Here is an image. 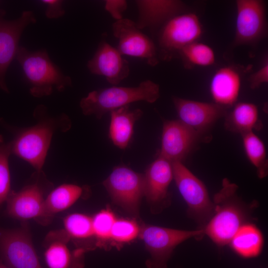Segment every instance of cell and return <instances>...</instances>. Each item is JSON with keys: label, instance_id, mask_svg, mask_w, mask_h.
<instances>
[{"label": "cell", "instance_id": "34", "mask_svg": "<svg viewBox=\"0 0 268 268\" xmlns=\"http://www.w3.org/2000/svg\"><path fill=\"white\" fill-rule=\"evenodd\" d=\"M0 268H9L0 259Z\"/></svg>", "mask_w": 268, "mask_h": 268}, {"label": "cell", "instance_id": "20", "mask_svg": "<svg viewBox=\"0 0 268 268\" xmlns=\"http://www.w3.org/2000/svg\"><path fill=\"white\" fill-rule=\"evenodd\" d=\"M241 84L240 74L234 68L227 66L218 69L209 84L214 103L226 108L234 105L238 98Z\"/></svg>", "mask_w": 268, "mask_h": 268}, {"label": "cell", "instance_id": "10", "mask_svg": "<svg viewBox=\"0 0 268 268\" xmlns=\"http://www.w3.org/2000/svg\"><path fill=\"white\" fill-rule=\"evenodd\" d=\"M0 256L9 268H42L25 225L0 229Z\"/></svg>", "mask_w": 268, "mask_h": 268}, {"label": "cell", "instance_id": "1", "mask_svg": "<svg viewBox=\"0 0 268 268\" xmlns=\"http://www.w3.org/2000/svg\"><path fill=\"white\" fill-rule=\"evenodd\" d=\"M238 186L224 178L222 187L213 196V213L205 226L204 235L219 247L229 243L238 230L249 223L256 202L247 204L237 195Z\"/></svg>", "mask_w": 268, "mask_h": 268}, {"label": "cell", "instance_id": "31", "mask_svg": "<svg viewBox=\"0 0 268 268\" xmlns=\"http://www.w3.org/2000/svg\"><path fill=\"white\" fill-rule=\"evenodd\" d=\"M105 9L116 21L123 18V13L126 10L128 3L125 0H107Z\"/></svg>", "mask_w": 268, "mask_h": 268}, {"label": "cell", "instance_id": "33", "mask_svg": "<svg viewBox=\"0 0 268 268\" xmlns=\"http://www.w3.org/2000/svg\"><path fill=\"white\" fill-rule=\"evenodd\" d=\"M266 61L261 67L250 77V87L256 89L268 82V62Z\"/></svg>", "mask_w": 268, "mask_h": 268}, {"label": "cell", "instance_id": "32", "mask_svg": "<svg viewBox=\"0 0 268 268\" xmlns=\"http://www.w3.org/2000/svg\"><path fill=\"white\" fill-rule=\"evenodd\" d=\"M42 2L46 6L45 15L48 18H58L62 17L65 13V10L63 7L62 0H43Z\"/></svg>", "mask_w": 268, "mask_h": 268}, {"label": "cell", "instance_id": "29", "mask_svg": "<svg viewBox=\"0 0 268 268\" xmlns=\"http://www.w3.org/2000/svg\"><path fill=\"white\" fill-rule=\"evenodd\" d=\"M92 219L93 237L100 241L110 239L112 228L116 220L115 214L111 209H102Z\"/></svg>", "mask_w": 268, "mask_h": 268}, {"label": "cell", "instance_id": "23", "mask_svg": "<svg viewBox=\"0 0 268 268\" xmlns=\"http://www.w3.org/2000/svg\"><path fill=\"white\" fill-rule=\"evenodd\" d=\"M239 256L250 259L258 257L262 252L264 238L260 230L254 224H244L236 232L229 243Z\"/></svg>", "mask_w": 268, "mask_h": 268}, {"label": "cell", "instance_id": "2", "mask_svg": "<svg viewBox=\"0 0 268 268\" xmlns=\"http://www.w3.org/2000/svg\"><path fill=\"white\" fill-rule=\"evenodd\" d=\"M34 116L36 124L19 130L10 143L11 154L29 163L36 171L41 172L54 134L59 130H68L70 122L65 114L50 116L46 107L42 105L36 107Z\"/></svg>", "mask_w": 268, "mask_h": 268}, {"label": "cell", "instance_id": "27", "mask_svg": "<svg viewBox=\"0 0 268 268\" xmlns=\"http://www.w3.org/2000/svg\"><path fill=\"white\" fill-rule=\"evenodd\" d=\"M179 53L186 62L197 66H210L215 61L213 50L208 45L198 41L185 47Z\"/></svg>", "mask_w": 268, "mask_h": 268}, {"label": "cell", "instance_id": "15", "mask_svg": "<svg viewBox=\"0 0 268 268\" xmlns=\"http://www.w3.org/2000/svg\"><path fill=\"white\" fill-rule=\"evenodd\" d=\"M143 177L144 196L153 211L160 212L170 203L168 188L173 179L172 163L158 155L148 166Z\"/></svg>", "mask_w": 268, "mask_h": 268}, {"label": "cell", "instance_id": "3", "mask_svg": "<svg viewBox=\"0 0 268 268\" xmlns=\"http://www.w3.org/2000/svg\"><path fill=\"white\" fill-rule=\"evenodd\" d=\"M159 86L150 80L141 82L138 86L114 85L89 92L82 98L79 106L82 113L100 119L107 113L138 101L155 102L159 97Z\"/></svg>", "mask_w": 268, "mask_h": 268}, {"label": "cell", "instance_id": "13", "mask_svg": "<svg viewBox=\"0 0 268 268\" xmlns=\"http://www.w3.org/2000/svg\"><path fill=\"white\" fill-rule=\"evenodd\" d=\"M234 43H254L266 33L265 4L260 0H237Z\"/></svg>", "mask_w": 268, "mask_h": 268}, {"label": "cell", "instance_id": "8", "mask_svg": "<svg viewBox=\"0 0 268 268\" xmlns=\"http://www.w3.org/2000/svg\"><path fill=\"white\" fill-rule=\"evenodd\" d=\"M103 185L114 203L131 214H137L144 196L143 174L124 166H117Z\"/></svg>", "mask_w": 268, "mask_h": 268}, {"label": "cell", "instance_id": "26", "mask_svg": "<svg viewBox=\"0 0 268 268\" xmlns=\"http://www.w3.org/2000/svg\"><path fill=\"white\" fill-rule=\"evenodd\" d=\"M63 224V230L70 240H85L93 237L92 219L87 215L71 213L65 217Z\"/></svg>", "mask_w": 268, "mask_h": 268}, {"label": "cell", "instance_id": "25", "mask_svg": "<svg viewBox=\"0 0 268 268\" xmlns=\"http://www.w3.org/2000/svg\"><path fill=\"white\" fill-rule=\"evenodd\" d=\"M244 149L251 164L256 168L258 177L263 179L268 174V162L263 141L254 132L241 134Z\"/></svg>", "mask_w": 268, "mask_h": 268}, {"label": "cell", "instance_id": "21", "mask_svg": "<svg viewBox=\"0 0 268 268\" xmlns=\"http://www.w3.org/2000/svg\"><path fill=\"white\" fill-rule=\"evenodd\" d=\"M110 114L109 137L115 146L125 149L132 138L135 123L141 117L142 111L139 109H131L127 106L113 110Z\"/></svg>", "mask_w": 268, "mask_h": 268}, {"label": "cell", "instance_id": "14", "mask_svg": "<svg viewBox=\"0 0 268 268\" xmlns=\"http://www.w3.org/2000/svg\"><path fill=\"white\" fill-rule=\"evenodd\" d=\"M202 134L179 120L166 121L163 126L159 156L170 162H182L203 137Z\"/></svg>", "mask_w": 268, "mask_h": 268}, {"label": "cell", "instance_id": "4", "mask_svg": "<svg viewBox=\"0 0 268 268\" xmlns=\"http://www.w3.org/2000/svg\"><path fill=\"white\" fill-rule=\"evenodd\" d=\"M15 58L29 83L30 93L35 97L49 96L55 89L63 91L72 84L71 78L51 61L46 50L30 51L20 46Z\"/></svg>", "mask_w": 268, "mask_h": 268}, {"label": "cell", "instance_id": "11", "mask_svg": "<svg viewBox=\"0 0 268 268\" xmlns=\"http://www.w3.org/2000/svg\"><path fill=\"white\" fill-rule=\"evenodd\" d=\"M112 31L118 41L117 49L122 56L142 59L150 66L157 64L158 52L155 44L135 22L123 18L113 23Z\"/></svg>", "mask_w": 268, "mask_h": 268}, {"label": "cell", "instance_id": "9", "mask_svg": "<svg viewBox=\"0 0 268 268\" xmlns=\"http://www.w3.org/2000/svg\"><path fill=\"white\" fill-rule=\"evenodd\" d=\"M203 33L199 17L193 13L179 14L167 21L159 36L158 43L163 59L197 42Z\"/></svg>", "mask_w": 268, "mask_h": 268}, {"label": "cell", "instance_id": "5", "mask_svg": "<svg viewBox=\"0 0 268 268\" xmlns=\"http://www.w3.org/2000/svg\"><path fill=\"white\" fill-rule=\"evenodd\" d=\"M204 231L175 229L147 225L140 229L139 237L143 241L150 258L146 261L147 268H167V263L175 248L191 238L201 240Z\"/></svg>", "mask_w": 268, "mask_h": 268}, {"label": "cell", "instance_id": "17", "mask_svg": "<svg viewBox=\"0 0 268 268\" xmlns=\"http://www.w3.org/2000/svg\"><path fill=\"white\" fill-rule=\"evenodd\" d=\"M122 56L117 48L103 41L88 62L87 67L91 73L103 76L109 83L117 85L130 73L129 64Z\"/></svg>", "mask_w": 268, "mask_h": 268}, {"label": "cell", "instance_id": "30", "mask_svg": "<svg viewBox=\"0 0 268 268\" xmlns=\"http://www.w3.org/2000/svg\"><path fill=\"white\" fill-rule=\"evenodd\" d=\"M140 229L134 220L116 219L112 228L110 239L118 243H127L138 236Z\"/></svg>", "mask_w": 268, "mask_h": 268}, {"label": "cell", "instance_id": "18", "mask_svg": "<svg viewBox=\"0 0 268 268\" xmlns=\"http://www.w3.org/2000/svg\"><path fill=\"white\" fill-rule=\"evenodd\" d=\"M70 239L63 230L51 231L45 238V263L48 268H83L84 250L71 251L68 243Z\"/></svg>", "mask_w": 268, "mask_h": 268}, {"label": "cell", "instance_id": "6", "mask_svg": "<svg viewBox=\"0 0 268 268\" xmlns=\"http://www.w3.org/2000/svg\"><path fill=\"white\" fill-rule=\"evenodd\" d=\"M172 165L173 179L187 205L188 214L198 223V229L203 230L214 211L207 190L183 162H172Z\"/></svg>", "mask_w": 268, "mask_h": 268}, {"label": "cell", "instance_id": "19", "mask_svg": "<svg viewBox=\"0 0 268 268\" xmlns=\"http://www.w3.org/2000/svg\"><path fill=\"white\" fill-rule=\"evenodd\" d=\"M138 18L135 22L142 30L154 28L182 12L183 2L176 0H138L135 1Z\"/></svg>", "mask_w": 268, "mask_h": 268}, {"label": "cell", "instance_id": "22", "mask_svg": "<svg viewBox=\"0 0 268 268\" xmlns=\"http://www.w3.org/2000/svg\"><path fill=\"white\" fill-rule=\"evenodd\" d=\"M234 105L232 111L225 116L224 126L227 130L242 134L262 129L256 105L243 102Z\"/></svg>", "mask_w": 268, "mask_h": 268}, {"label": "cell", "instance_id": "28", "mask_svg": "<svg viewBox=\"0 0 268 268\" xmlns=\"http://www.w3.org/2000/svg\"><path fill=\"white\" fill-rule=\"evenodd\" d=\"M11 154L10 142H5L0 134V205L6 202L11 191L9 167V157Z\"/></svg>", "mask_w": 268, "mask_h": 268}, {"label": "cell", "instance_id": "7", "mask_svg": "<svg viewBox=\"0 0 268 268\" xmlns=\"http://www.w3.org/2000/svg\"><path fill=\"white\" fill-rule=\"evenodd\" d=\"M31 183L18 192L11 191L6 201V214L20 220L35 219L47 223L52 219L45 206V193L50 184L42 171H36Z\"/></svg>", "mask_w": 268, "mask_h": 268}, {"label": "cell", "instance_id": "12", "mask_svg": "<svg viewBox=\"0 0 268 268\" xmlns=\"http://www.w3.org/2000/svg\"><path fill=\"white\" fill-rule=\"evenodd\" d=\"M5 11L0 9V89L9 93L5 75L11 63L15 58L22 33L36 19L31 10H25L20 17L13 20L4 18Z\"/></svg>", "mask_w": 268, "mask_h": 268}, {"label": "cell", "instance_id": "24", "mask_svg": "<svg viewBox=\"0 0 268 268\" xmlns=\"http://www.w3.org/2000/svg\"><path fill=\"white\" fill-rule=\"evenodd\" d=\"M83 192L82 187L70 184H63L55 188L45 199L48 215L52 218L55 214L68 208L82 197Z\"/></svg>", "mask_w": 268, "mask_h": 268}, {"label": "cell", "instance_id": "16", "mask_svg": "<svg viewBox=\"0 0 268 268\" xmlns=\"http://www.w3.org/2000/svg\"><path fill=\"white\" fill-rule=\"evenodd\" d=\"M173 102L179 120L202 134L227 114L226 108L214 102H201L177 97L173 98Z\"/></svg>", "mask_w": 268, "mask_h": 268}]
</instances>
